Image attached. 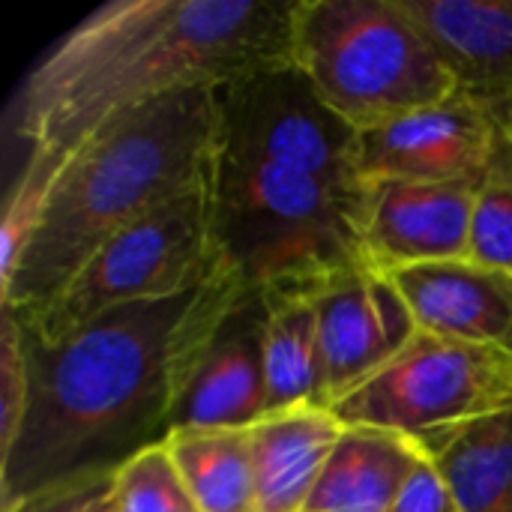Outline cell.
<instances>
[{
    "label": "cell",
    "instance_id": "cell-1",
    "mask_svg": "<svg viewBox=\"0 0 512 512\" xmlns=\"http://www.w3.org/2000/svg\"><path fill=\"white\" fill-rule=\"evenodd\" d=\"M246 285L216 258L192 291L108 312L60 342L24 330L30 396L0 447V512L48 489L111 477L171 435L204 339Z\"/></svg>",
    "mask_w": 512,
    "mask_h": 512
},
{
    "label": "cell",
    "instance_id": "cell-2",
    "mask_svg": "<svg viewBox=\"0 0 512 512\" xmlns=\"http://www.w3.org/2000/svg\"><path fill=\"white\" fill-rule=\"evenodd\" d=\"M294 0H111L60 36L9 105L27 153L69 159L108 123L291 63Z\"/></svg>",
    "mask_w": 512,
    "mask_h": 512
},
{
    "label": "cell",
    "instance_id": "cell-3",
    "mask_svg": "<svg viewBox=\"0 0 512 512\" xmlns=\"http://www.w3.org/2000/svg\"><path fill=\"white\" fill-rule=\"evenodd\" d=\"M219 159L216 90L138 108L69 153L21 261L0 285V309L27 318L135 219L207 189Z\"/></svg>",
    "mask_w": 512,
    "mask_h": 512
},
{
    "label": "cell",
    "instance_id": "cell-4",
    "mask_svg": "<svg viewBox=\"0 0 512 512\" xmlns=\"http://www.w3.org/2000/svg\"><path fill=\"white\" fill-rule=\"evenodd\" d=\"M366 201L369 189L219 156L210 189L216 258L264 297H315L333 279L369 267Z\"/></svg>",
    "mask_w": 512,
    "mask_h": 512
},
{
    "label": "cell",
    "instance_id": "cell-5",
    "mask_svg": "<svg viewBox=\"0 0 512 512\" xmlns=\"http://www.w3.org/2000/svg\"><path fill=\"white\" fill-rule=\"evenodd\" d=\"M291 66L357 132L459 93L402 0H294Z\"/></svg>",
    "mask_w": 512,
    "mask_h": 512
},
{
    "label": "cell",
    "instance_id": "cell-6",
    "mask_svg": "<svg viewBox=\"0 0 512 512\" xmlns=\"http://www.w3.org/2000/svg\"><path fill=\"white\" fill-rule=\"evenodd\" d=\"M210 189L213 183L180 195L117 231L57 297L27 318L15 315L21 327L42 342H60L108 312L198 288L216 267Z\"/></svg>",
    "mask_w": 512,
    "mask_h": 512
},
{
    "label": "cell",
    "instance_id": "cell-7",
    "mask_svg": "<svg viewBox=\"0 0 512 512\" xmlns=\"http://www.w3.org/2000/svg\"><path fill=\"white\" fill-rule=\"evenodd\" d=\"M330 411L342 426H378L423 444L512 411V354L420 330Z\"/></svg>",
    "mask_w": 512,
    "mask_h": 512
},
{
    "label": "cell",
    "instance_id": "cell-8",
    "mask_svg": "<svg viewBox=\"0 0 512 512\" xmlns=\"http://www.w3.org/2000/svg\"><path fill=\"white\" fill-rule=\"evenodd\" d=\"M219 156L276 165L363 192L360 132L291 63L216 87Z\"/></svg>",
    "mask_w": 512,
    "mask_h": 512
},
{
    "label": "cell",
    "instance_id": "cell-9",
    "mask_svg": "<svg viewBox=\"0 0 512 512\" xmlns=\"http://www.w3.org/2000/svg\"><path fill=\"white\" fill-rule=\"evenodd\" d=\"M495 135L489 108L456 93L441 105L360 132V171L369 186L384 180L483 186Z\"/></svg>",
    "mask_w": 512,
    "mask_h": 512
},
{
    "label": "cell",
    "instance_id": "cell-10",
    "mask_svg": "<svg viewBox=\"0 0 512 512\" xmlns=\"http://www.w3.org/2000/svg\"><path fill=\"white\" fill-rule=\"evenodd\" d=\"M315 309L327 408L366 384L420 333L393 276L375 267L351 270L324 285L315 294Z\"/></svg>",
    "mask_w": 512,
    "mask_h": 512
},
{
    "label": "cell",
    "instance_id": "cell-11",
    "mask_svg": "<svg viewBox=\"0 0 512 512\" xmlns=\"http://www.w3.org/2000/svg\"><path fill=\"white\" fill-rule=\"evenodd\" d=\"M267 303L243 291L198 348L174 408V429H249L267 411Z\"/></svg>",
    "mask_w": 512,
    "mask_h": 512
},
{
    "label": "cell",
    "instance_id": "cell-12",
    "mask_svg": "<svg viewBox=\"0 0 512 512\" xmlns=\"http://www.w3.org/2000/svg\"><path fill=\"white\" fill-rule=\"evenodd\" d=\"M477 189V183H372L363 219L369 267L399 273L468 261Z\"/></svg>",
    "mask_w": 512,
    "mask_h": 512
},
{
    "label": "cell",
    "instance_id": "cell-13",
    "mask_svg": "<svg viewBox=\"0 0 512 512\" xmlns=\"http://www.w3.org/2000/svg\"><path fill=\"white\" fill-rule=\"evenodd\" d=\"M462 96L512 99V0H402Z\"/></svg>",
    "mask_w": 512,
    "mask_h": 512
},
{
    "label": "cell",
    "instance_id": "cell-14",
    "mask_svg": "<svg viewBox=\"0 0 512 512\" xmlns=\"http://www.w3.org/2000/svg\"><path fill=\"white\" fill-rule=\"evenodd\" d=\"M420 330L512 354V276L471 261L390 273Z\"/></svg>",
    "mask_w": 512,
    "mask_h": 512
},
{
    "label": "cell",
    "instance_id": "cell-15",
    "mask_svg": "<svg viewBox=\"0 0 512 512\" xmlns=\"http://www.w3.org/2000/svg\"><path fill=\"white\" fill-rule=\"evenodd\" d=\"M345 426L324 405L264 414L252 435L258 512H306Z\"/></svg>",
    "mask_w": 512,
    "mask_h": 512
},
{
    "label": "cell",
    "instance_id": "cell-16",
    "mask_svg": "<svg viewBox=\"0 0 512 512\" xmlns=\"http://www.w3.org/2000/svg\"><path fill=\"white\" fill-rule=\"evenodd\" d=\"M426 459L423 444L408 435L345 426L306 512H390Z\"/></svg>",
    "mask_w": 512,
    "mask_h": 512
},
{
    "label": "cell",
    "instance_id": "cell-17",
    "mask_svg": "<svg viewBox=\"0 0 512 512\" xmlns=\"http://www.w3.org/2000/svg\"><path fill=\"white\" fill-rule=\"evenodd\" d=\"M264 297V294H261ZM264 327L267 411L324 405V369L318 345V309L312 294H273Z\"/></svg>",
    "mask_w": 512,
    "mask_h": 512
},
{
    "label": "cell",
    "instance_id": "cell-18",
    "mask_svg": "<svg viewBox=\"0 0 512 512\" xmlns=\"http://www.w3.org/2000/svg\"><path fill=\"white\" fill-rule=\"evenodd\" d=\"M462 512H512V411L423 441Z\"/></svg>",
    "mask_w": 512,
    "mask_h": 512
},
{
    "label": "cell",
    "instance_id": "cell-19",
    "mask_svg": "<svg viewBox=\"0 0 512 512\" xmlns=\"http://www.w3.org/2000/svg\"><path fill=\"white\" fill-rule=\"evenodd\" d=\"M201 512H258L249 429H174L165 438Z\"/></svg>",
    "mask_w": 512,
    "mask_h": 512
},
{
    "label": "cell",
    "instance_id": "cell-20",
    "mask_svg": "<svg viewBox=\"0 0 512 512\" xmlns=\"http://www.w3.org/2000/svg\"><path fill=\"white\" fill-rule=\"evenodd\" d=\"M111 489L123 512H201L165 441L123 462Z\"/></svg>",
    "mask_w": 512,
    "mask_h": 512
},
{
    "label": "cell",
    "instance_id": "cell-21",
    "mask_svg": "<svg viewBox=\"0 0 512 512\" xmlns=\"http://www.w3.org/2000/svg\"><path fill=\"white\" fill-rule=\"evenodd\" d=\"M468 261L512 276V183L486 180L477 189L468 234Z\"/></svg>",
    "mask_w": 512,
    "mask_h": 512
},
{
    "label": "cell",
    "instance_id": "cell-22",
    "mask_svg": "<svg viewBox=\"0 0 512 512\" xmlns=\"http://www.w3.org/2000/svg\"><path fill=\"white\" fill-rule=\"evenodd\" d=\"M3 312L0 324V447L12 441L30 396V366L24 348V327L21 321Z\"/></svg>",
    "mask_w": 512,
    "mask_h": 512
},
{
    "label": "cell",
    "instance_id": "cell-23",
    "mask_svg": "<svg viewBox=\"0 0 512 512\" xmlns=\"http://www.w3.org/2000/svg\"><path fill=\"white\" fill-rule=\"evenodd\" d=\"M390 512H462L456 504L453 489L447 486L444 474L432 459H426L417 474L408 480L402 495L396 498Z\"/></svg>",
    "mask_w": 512,
    "mask_h": 512
},
{
    "label": "cell",
    "instance_id": "cell-24",
    "mask_svg": "<svg viewBox=\"0 0 512 512\" xmlns=\"http://www.w3.org/2000/svg\"><path fill=\"white\" fill-rule=\"evenodd\" d=\"M111 477H90V480L66 483V486L48 489L42 495H33L6 512H90L99 492L111 483Z\"/></svg>",
    "mask_w": 512,
    "mask_h": 512
},
{
    "label": "cell",
    "instance_id": "cell-25",
    "mask_svg": "<svg viewBox=\"0 0 512 512\" xmlns=\"http://www.w3.org/2000/svg\"><path fill=\"white\" fill-rule=\"evenodd\" d=\"M498 126L495 135V153H492V165H489V177L486 180H504L512 183V129L510 126Z\"/></svg>",
    "mask_w": 512,
    "mask_h": 512
},
{
    "label": "cell",
    "instance_id": "cell-26",
    "mask_svg": "<svg viewBox=\"0 0 512 512\" xmlns=\"http://www.w3.org/2000/svg\"><path fill=\"white\" fill-rule=\"evenodd\" d=\"M114 480V477H111ZM90 512H123L120 510V504H117V498H114V489H111V483L99 492V498L93 501V507Z\"/></svg>",
    "mask_w": 512,
    "mask_h": 512
},
{
    "label": "cell",
    "instance_id": "cell-27",
    "mask_svg": "<svg viewBox=\"0 0 512 512\" xmlns=\"http://www.w3.org/2000/svg\"><path fill=\"white\" fill-rule=\"evenodd\" d=\"M489 114H492L495 123L510 126L512 129V99H504V102H498V105H489Z\"/></svg>",
    "mask_w": 512,
    "mask_h": 512
}]
</instances>
